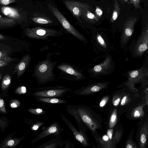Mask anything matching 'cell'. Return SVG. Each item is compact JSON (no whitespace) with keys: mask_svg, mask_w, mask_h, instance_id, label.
I'll return each mask as SVG.
<instances>
[{"mask_svg":"<svg viewBox=\"0 0 148 148\" xmlns=\"http://www.w3.org/2000/svg\"><path fill=\"white\" fill-rule=\"evenodd\" d=\"M56 64V62L51 61L50 56H47L45 60L39 62L35 66L32 76L40 84L53 81L56 77L53 70Z\"/></svg>","mask_w":148,"mask_h":148,"instance_id":"8992f818","label":"cell"},{"mask_svg":"<svg viewBox=\"0 0 148 148\" xmlns=\"http://www.w3.org/2000/svg\"><path fill=\"white\" fill-rule=\"evenodd\" d=\"M0 59L7 61L9 62L13 60V59L6 54L0 51Z\"/></svg>","mask_w":148,"mask_h":148,"instance_id":"d6a6232c","label":"cell"},{"mask_svg":"<svg viewBox=\"0 0 148 148\" xmlns=\"http://www.w3.org/2000/svg\"><path fill=\"white\" fill-rule=\"evenodd\" d=\"M62 3L70 12L82 27V23L80 17L83 10L88 9L94 11V9L86 2L80 0H60Z\"/></svg>","mask_w":148,"mask_h":148,"instance_id":"8fae6325","label":"cell"},{"mask_svg":"<svg viewBox=\"0 0 148 148\" xmlns=\"http://www.w3.org/2000/svg\"><path fill=\"white\" fill-rule=\"evenodd\" d=\"M4 104V101L2 99H0V107H2Z\"/></svg>","mask_w":148,"mask_h":148,"instance_id":"ee69618b","label":"cell"},{"mask_svg":"<svg viewBox=\"0 0 148 148\" xmlns=\"http://www.w3.org/2000/svg\"><path fill=\"white\" fill-rule=\"evenodd\" d=\"M137 22L136 17H131L124 23L121 33L120 45L121 49L127 47L134 31V27Z\"/></svg>","mask_w":148,"mask_h":148,"instance_id":"5bb4252c","label":"cell"},{"mask_svg":"<svg viewBox=\"0 0 148 148\" xmlns=\"http://www.w3.org/2000/svg\"><path fill=\"white\" fill-rule=\"evenodd\" d=\"M81 0V1H82V0Z\"/></svg>","mask_w":148,"mask_h":148,"instance_id":"c3c4849f","label":"cell"},{"mask_svg":"<svg viewBox=\"0 0 148 148\" xmlns=\"http://www.w3.org/2000/svg\"><path fill=\"white\" fill-rule=\"evenodd\" d=\"M57 68L60 71V76L66 79L79 80L86 78L82 71L69 64L61 63Z\"/></svg>","mask_w":148,"mask_h":148,"instance_id":"7c38bea8","label":"cell"},{"mask_svg":"<svg viewBox=\"0 0 148 148\" xmlns=\"http://www.w3.org/2000/svg\"><path fill=\"white\" fill-rule=\"evenodd\" d=\"M143 64L138 69L127 71L122 75L125 76L127 79L117 86V88L126 87L135 92H138L139 90L135 85L140 84V87H143L148 85V53L147 51Z\"/></svg>","mask_w":148,"mask_h":148,"instance_id":"7a4b0ae2","label":"cell"},{"mask_svg":"<svg viewBox=\"0 0 148 148\" xmlns=\"http://www.w3.org/2000/svg\"><path fill=\"white\" fill-rule=\"evenodd\" d=\"M18 23L14 19L3 17L0 14V27L14 26Z\"/></svg>","mask_w":148,"mask_h":148,"instance_id":"4316f807","label":"cell"},{"mask_svg":"<svg viewBox=\"0 0 148 148\" xmlns=\"http://www.w3.org/2000/svg\"><path fill=\"white\" fill-rule=\"evenodd\" d=\"M77 110L80 118L90 131L93 136L98 134L97 130L102 127V120L100 116L86 106H77Z\"/></svg>","mask_w":148,"mask_h":148,"instance_id":"5b68a950","label":"cell"},{"mask_svg":"<svg viewBox=\"0 0 148 148\" xmlns=\"http://www.w3.org/2000/svg\"><path fill=\"white\" fill-rule=\"evenodd\" d=\"M80 19L83 28V24L84 23H94L97 22L99 18L96 16L95 14L88 9H84L82 13Z\"/></svg>","mask_w":148,"mask_h":148,"instance_id":"7402d4cb","label":"cell"},{"mask_svg":"<svg viewBox=\"0 0 148 148\" xmlns=\"http://www.w3.org/2000/svg\"><path fill=\"white\" fill-rule=\"evenodd\" d=\"M123 134V129L121 125H117L114 127L113 135V140L116 146L119 142Z\"/></svg>","mask_w":148,"mask_h":148,"instance_id":"cb8c5ba5","label":"cell"},{"mask_svg":"<svg viewBox=\"0 0 148 148\" xmlns=\"http://www.w3.org/2000/svg\"><path fill=\"white\" fill-rule=\"evenodd\" d=\"M123 94V88L117 90L113 93L111 104L112 105V108H116L118 106L122 97Z\"/></svg>","mask_w":148,"mask_h":148,"instance_id":"603a6c76","label":"cell"},{"mask_svg":"<svg viewBox=\"0 0 148 148\" xmlns=\"http://www.w3.org/2000/svg\"><path fill=\"white\" fill-rule=\"evenodd\" d=\"M39 127V125L38 124L34 125L32 127V129L33 130H37Z\"/></svg>","mask_w":148,"mask_h":148,"instance_id":"60d3db41","label":"cell"},{"mask_svg":"<svg viewBox=\"0 0 148 148\" xmlns=\"http://www.w3.org/2000/svg\"><path fill=\"white\" fill-rule=\"evenodd\" d=\"M46 90L43 91L37 92L36 93V95L41 97H53L61 95L63 93L68 91L66 88H59Z\"/></svg>","mask_w":148,"mask_h":148,"instance_id":"d6986e66","label":"cell"},{"mask_svg":"<svg viewBox=\"0 0 148 148\" xmlns=\"http://www.w3.org/2000/svg\"><path fill=\"white\" fill-rule=\"evenodd\" d=\"M142 0H130L129 3L132 4L136 9H139L140 8V3Z\"/></svg>","mask_w":148,"mask_h":148,"instance_id":"836d02e7","label":"cell"},{"mask_svg":"<svg viewBox=\"0 0 148 148\" xmlns=\"http://www.w3.org/2000/svg\"><path fill=\"white\" fill-rule=\"evenodd\" d=\"M14 143V141L13 140H10L8 142V144L9 146L12 145Z\"/></svg>","mask_w":148,"mask_h":148,"instance_id":"ab89813d","label":"cell"},{"mask_svg":"<svg viewBox=\"0 0 148 148\" xmlns=\"http://www.w3.org/2000/svg\"><path fill=\"white\" fill-rule=\"evenodd\" d=\"M5 39V37L3 36L0 34V40H4Z\"/></svg>","mask_w":148,"mask_h":148,"instance_id":"f6af8a7d","label":"cell"},{"mask_svg":"<svg viewBox=\"0 0 148 148\" xmlns=\"http://www.w3.org/2000/svg\"><path fill=\"white\" fill-rule=\"evenodd\" d=\"M148 48V23L143 27L136 39L132 40L129 50L133 58H141L147 51Z\"/></svg>","mask_w":148,"mask_h":148,"instance_id":"ba28073f","label":"cell"},{"mask_svg":"<svg viewBox=\"0 0 148 148\" xmlns=\"http://www.w3.org/2000/svg\"><path fill=\"white\" fill-rule=\"evenodd\" d=\"M110 96L107 95L103 97L101 100L99 104V107L102 108L105 106L110 99Z\"/></svg>","mask_w":148,"mask_h":148,"instance_id":"4dcf8cb0","label":"cell"},{"mask_svg":"<svg viewBox=\"0 0 148 148\" xmlns=\"http://www.w3.org/2000/svg\"><path fill=\"white\" fill-rule=\"evenodd\" d=\"M24 33L29 38L43 40H47L50 37L59 36L63 34L61 29L40 26L26 27L24 30Z\"/></svg>","mask_w":148,"mask_h":148,"instance_id":"9c48e42d","label":"cell"},{"mask_svg":"<svg viewBox=\"0 0 148 148\" xmlns=\"http://www.w3.org/2000/svg\"><path fill=\"white\" fill-rule=\"evenodd\" d=\"M11 82L10 76L8 74L5 75L2 81V85L6 86L9 85Z\"/></svg>","mask_w":148,"mask_h":148,"instance_id":"1f68e13d","label":"cell"},{"mask_svg":"<svg viewBox=\"0 0 148 148\" xmlns=\"http://www.w3.org/2000/svg\"><path fill=\"white\" fill-rule=\"evenodd\" d=\"M21 88V90L23 93H25L26 92V88L25 86H22Z\"/></svg>","mask_w":148,"mask_h":148,"instance_id":"b9f144b4","label":"cell"},{"mask_svg":"<svg viewBox=\"0 0 148 148\" xmlns=\"http://www.w3.org/2000/svg\"><path fill=\"white\" fill-rule=\"evenodd\" d=\"M146 105L148 106L144 98L141 102L126 112V116L127 117L131 120L143 118L145 115L143 109Z\"/></svg>","mask_w":148,"mask_h":148,"instance_id":"2e32d148","label":"cell"},{"mask_svg":"<svg viewBox=\"0 0 148 148\" xmlns=\"http://www.w3.org/2000/svg\"><path fill=\"white\" fill-rule=\"evenodd\" d=\"M15 2V0H0V3L3 5H7Z\"/></svg>","mask_w":148,"mask_h":148,"instance_id":"8d00e7d4","label":"cell"},{"mask_svg":"<svg viewBox=\"0 0 148 148\" xmlns=\"http://www.w3.org/2000/svg\"><path fill=\"white\" fill-rule=\"evenodd\" d=\"M0 79H1V76H0Z\"/></svg>","mask_w":148,"mask_h":148,"instance_id":"7dc6e473","label":"cell"},{"mask_svg":"<svg viewBox=\"0 0 148 148\" xmlns=\"http://www.w3.org/2000/svg\"><path fill=\"white\" fill-rule=\"evenodd\" d=\"M112 109L108 123V128H114L118 123L119 118L116 108H114Z\"/></svg>","mask_w":148,"mask_h":148,"instance_id":"d4e9b609","label":"cell"},{"mask_svg":"<svg viewBox=\"0 0 148 148\" xmlns=\"http://www.w3.org/2000/svg\"><path fill=\"white\" fill-rule=\"evenodd\" d=\"M11 106L12 108H16L17 107V105L14 103H13L11 104Z\"/></svg>","mask_w":148,"mask_h":148,"instance_id":"7bdbcfd3","label":"cell"},{"mask_svg":"<svg viewBox=\"0 0 148 148\" xmlns=\"http://www.w3.org/2000/svg\"><path fill=\"white\" fill-rule=\"evenodd\" d=\"M103 13V11L101 8L97 6L95 7V15L96 17L99 18H101L102 15Z\"/></svg>","mask_w":148,"mask_h":148,"instance_id":"e575fe53","label":"cell"},{"mask_svg":"<svg viewBox=\"0 0 148 148\" xmlns=\"http://www.w3.org/2000/svg\"><path fill=\"white\" fill-rule=\"evenodd\" d=\"M58 128L56 125H52L41 133L37 137L36 141L50 134L56 133Z\"/></svg>","mask_w":148,"mask_h":148,"instance_id":"484cf974","label":"cell"},{"mask_svg":"<svg viewBox=\"0 0 148 148\" xmlns=\"http://www.w3.org/2000/svg\"><path fill=\"white\" fill-rule=\"evenodd\" d=\"M115 67L114 62L111 56L108 54L102 62L88 68L87 70L91 77L99 78L101 76L112 73Z\"/></svg>","mask_w":148,"mask_h":148,"instance_id":"30bf717a","label":"cell"},{"mask_svg":"<svg viewBox=\"0 0 148 148\" xmlns=\"http://www.w3.org/2000/svg\"><path fill=\"white\" fill-rule=\"evenodd\" d=\"M32 110V112L34 114H40L43 112L42 110L40 108H37L36 109H33Z\"/></svg>","mask_w":148,"mask_h":148,"instance_id":"74e56055","label":"cell"},{"mask_svg":"<svg viewBox=\"0 0 148 148\" xmlns=\"http://www.w3.org/2000/svg\"><path fill=\"white\" fill-rule=\"evenodd\" d=\"M100 148H115L116 147L114 143L111 141L107 135L100 137L98 134L93 136Z\"/></svg>","mask_w":148,"mask_h":148,"instance_id":"44dd1931","label":"cell"},{"mask_svg":"<svg viewBox=\"0 0 148 148\" xmlns=\"http://www.w3.org/2000/svg\"><path fill=\"white\" fill-rule=\"evenodd\" d=\"M42 2L57 18L63 32L66 31L83 43H88L86 38L71 24L53 0H43Z\"/></svg>","mask_w":148,"mask_h":148,"instance_id":"3957f363","label":"cell"},{"mask_svg":"<svg viewBox=\"0 0 148 148\" xmlns=\"http://www.w3.org/2000/svg\"><path fill=\"white\" fill-rule=\"evenodd\" d=\"M9 62L0 59V67L5 66L8 64Z\"/></svg>","mask_w":148,"mask_h":148,"instance_id":"f35d334b","label":"cell"},{"mask_svg":"<svg viewBox=\"0 0 148 148\" xmlns=\"http://www.w3.org/2000/svg\"><path fill=\"white\" fill-rule=\"evenodd\" d=\"M27 21L29 25L45 27L58 26L62 30L59 21L50 10L39 1L28 11Z\"/></svg>","mask_w":148,"mask_h":148,"instance_id":"6da1fadb","label":"cell"},{"mask_svg":"<svg viewBox=\"0 0 148 148\" xmlns=\"http://www.w3.org/2000/svg\"><path fill=\"white\" fill-rule=\"evenodd\" d=\"M148 138V121L147 119L141 125L138 137V147L146 148Z\"/></svg>","mask_w":148,"mask_h":148,"instance_id":"ac0fdd59","label":"cell"},{"mask_svg":"<svg viewBox=\"0 0 148 148\" xmlns=\"http://www.w3.org/2000/svg\"><path fill=\"white\" fill-rule=\"evenodd\" d=\"M90 37L93 49L98 55L108 54L114 49V37L104 31L92 32Z\"/></svg>","mask_w":148,"mask_h":148,"instance_id":"277c9868","label":"cell"},{"mask_svg":"<svg viewBox=\"0 0 148 148\" xmlns=\"http://www.w3.org/2000/svg\"><path fill=\"white\" fill-rule=\"evenodd\" d=\"M134 128H133L130 133L127 140L125 148H138V146L134 142L133 139V135L134 132Z\"/></svg>","mask_w":148,"mask_h":148,"instance_id":"f1b7e54d","label":"cell"},{"mask_svg":"<svg viewBox=\"0 0 148 148\" xmlns=\"http://www.w3.org/2000/svg\"><path fill=\"white\" fill-rule=\"evenodd\" d=\"M61 116L62 119L72 132L75 138L83 146L85 147L89 146V144L88 139L85 135L81 132H78L71 122L64 116L62 115Z\"/></svg>","mask_w":148,"mask_h":148,"instance_id":"e0dca14e","label":"cell"},{"mask_svg":"<svg viewBox=\"0 0 148 148\" xmlns=\"http://www.w3.org/2000/svg\"><path fill=\"white\" fill-rule=\"evenodd\" d=\"M122 1H123V2H125V3H129V1L128 0H121Z\"/></svg>","mask_w":148,"mask_h":148,"instance_id":"bcb514c9","label":"cell"},{"mask_svg":"<svg viewBox=\"0 0 148 148\" xmlns=\"http://www.w3.org/2000/svg\"><path fill=\"white\" fill-rule=\"evenodd\" d=\"M108 81L90 84L78 90L80 95H87L98 92L103 89H106L110 84Z\"/></svg>","mask_w":148,"mask_h":148,"instance_id":"9a60e30c","label":"cell"},{"mask_svg":"<svg viewBox=\"0 0 148 148\" xmlns=\"http://www.w3.org/2000/svg\"><path fill=\"white\" fill-rule=\"evenodd\" d=\"M123 97L119 105L116 108L119 118L122 114L141 102L144 98V96L140 94L139 91L135 92L126 87H123Z\"/></svg>","mask_w":148,"mask_h":148,"instance_id":"52a82bcc","label":"cell"},{"mask_svg":"<svg viewBox=\"0 0 148 148\" xmlns=\"http://www.w3.org/2000/svg\"></svg>","mask_w":148,"mask_h":148,"instance_id":"681fc988","label":"cell"},{"mask_svg":"<svg viewBox=\"0 0 148 148\" xmlns=\"http://www.w3.org/2000/svg\"><path fill=\"white\" fill-rule=\"evenodd\" d=\"M121 12L120 6L117 0H114V8L110 21L114 22L118 18Z\"/></svg>","mask_w":148,"mask_h":148,"instance_id":"83f0119b","label":"cell"},{"mask_svg":"<svg viewBox=\"0 0 148 148\" xmlns=\"http://www.w3.org/2000/svg\"><path fill=\"white\" fill-rule=\"evenodd\" d=\"M31 60L30 56L27 54L16 65L15 69L17 73L18 77L21 76L24 73L28 67Z\"/></svg>","mask_w":148,"mask_h":148,"instance_id":"ffe728a7","label":"cell"},{"mask_svg":"<svg viewBox=\"0 0 148 148\" xmlns=\"http://www.w3.org/2000/svg\"><path fill=\"white\" fill-rule=\"evenodd\" d=\"M39 100L42 102L51 103H64L65 102L64 100L56 98L41 97L39 99Z\"/></svg>","mask_w":148,"mask_h":148,"instance_id":"f546056e","label":"cell"},{"mask_svg":"<svg viewBox=\"0 0 148 148\" xmlns=\"http://www.w3.org/2000/svg\"><path fill=\"white\" fill-rule=\"evenodd\" d=\"M114 128H108L107 131L106 135L108 136L109 139L113 143V135Z\"/></svg>","mask_w":148,"mask_h":148,"instance_id":"d590c367","label":"cell"},{"mask_svg":"<svg viewBox=\"0 0 148 148\" xmlns=\"http://www.w3.org/2000/svg\"><path fill=\"white\" fill-rule=\"evenodd\" d=\"M2 14L7 16L16 20L18 23L27 27L28 23V11L24 10H19L15 8L7 6L2 7L1 9Z\"/></svg>","mask_w":148,"mask_h":148,"instance_id":"4fadbf2b","label":"cell"}]
</instances>
